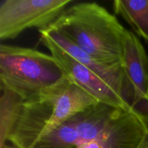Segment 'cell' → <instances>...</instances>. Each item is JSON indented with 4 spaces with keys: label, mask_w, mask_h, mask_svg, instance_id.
<instances>
[{
    "label": "cell",
    "mask_w": 148,
    "mask_h": 148,
    "mask_svg": "<svg viewBox=\"0 0 148 148\" xmlns=\"http://www.w3.org/2000/svg\"><path fill=\"white\" fill-rule=\"evenodd\" d=\"M39 31L45 33L68 54L103 79L132 108L134 94L125 76L122 64L108 65L101 63L83 51L51 25Z\"/></svg>",
    "instance_id": "8"
},
{
    "label": "cell",
    "mask_w": 148,
    "mask_h": 148,
    "mask_svg": "<svg viewBox=\"0 0 148 148\" xmlns=\"http://www.w3.org/2000/svg\"><path fill=\"white\" fill-rule=\"evenodd\" d=\"M71 81L51 54L29 48L0 46V85L16 92L24 102L50 96Z\"/></svg>",
    "instance_id": "3"
},
{
    "label": "cell",
    "mask_w": 148,
    "mask_h": 148,
    "mask_svg": "<svg viewBox=\"0 0 148 148\" xmlns=\"http://www.w3.org/2000/svg\"><path fill=\"white\" fill-rule=\"evenodd\" d=\"M39 33L40 43L60 62L74 82L89 92L99 103L126 111H134L118 92L103 79L68 54L45 33L40 31Z\"/></svg>",
    "instance_id": "6"
},
{
    "label": "cell",
    "mask_w": 148,
    "mask_h": 148,
    "mask_svg": "<svg viewBox=\"0 0 148 148\" xmlns=\"http://www.w3.org/2000/svg\"><path fill=\"white\" fill-rule=\"evenodd\" d=\"M98 103L72 80L50 96L24 102L9 143L17 148H32L64 121Z\"/></svg>",
    "instance_id": "4"
},
{
    "label": "cell",
    "mask_w": 148,
    "mask_h": 148,
    "mask_svg": "<svg viewBox=\"0 0 148 148\" xmlns=\"http://www.w3.org/2000/svg\"><path fill=\"white\" fill-rule=\"evenodd\" d=\"M121 64L134 94L133 110L148 123V56L138 37L127 30L123 36Z\"/></svg>",
    "instance_id": "7"
},
{
    "label": "cell",
    "mask_w": 148,
    "mask_h": 148,
    "mask_svg": "<svg viewBox=\"0 0 148 148\" xmlns=\"http://www.w3.org/2000/svg\"><path fill=\"white\" fill-rule=\"evenodd\" d=\"M72 0H3L0 4V39H13L24 30L50 27Z\"/></svg>",
    "instance_id": "5"
},
{
    "label": "cell",
    "mask_w": 148,
    "mask_h": 148,
    "mask_svg": "<svg viewBox=\"0 0 148 148\" xmlns=\"http://www.w3.org/2000/svg\"><path fill=\"white\" fill-rule=\"evenodd\" d=\"M148 132L134 111L98 103L64 121L32 148H77L97 142L103 148H137Z\"/></svg>",
    "instance_id": "1"
},
{
    "label": "cell",
    "mask_w": 148,
    "mask_h": 148,
    "mask_svg": "<svg viewBox=\"0 0 148 148\" xmlns=\"http://www.w3.org/2000/svg\"><path fill=\"white\" fill-rule=\"evenodd\" d=\"M51 26L101 63L121 64L126 29L100 4L80 2L71 6Z\"/></svg>",
    "instance_id": "2"
},
{
    "label": "cell",
    "mask_w": 148,
    "mask_h": 148,
    "mask_svg": "<svg viewBox=\"0 0 148 148\" xmlns=\"http://www.w3.org/2000/svg\"><path fill=\"white\" fill-rule=\"evenodd\" d=\"M1 148H17V147H14V146L13 145H9L8 143H7V144H6L4 146V147H1Z\"/></svg>",
    "instance_id": "12"
},
{
    "label": "cell",
    "mask_w": 148,
    "mask_h": 148,
    "mask_svg": "<svg viewBox=\"0 0 148 148\" xmlns=\"http://www.w3.org/2000/svg\"><path fill=\"white\" fill-rule=\"evenodd\" d=\"M147 126H148V123H147ZM137 148H148V132L147 135L145 137V138L143 139V141L141 142V143L139 145L138 147Z\"/></svg>",
    "instance_id": "11"
},
{
    "label": "cell",
    "mask_w": 148,
    "mask_h": 148,
    "mask_svg": "<svg viewBox=\"0 0 148 148\" xmlns=\"http://www.w3.org/2000/svg\"><path fill=\"white\" fill-rule=\"evenodd\" d=\"M0 148L9 143L20 117L24 101L16 92L0 85Z\"/></svg>",
    "instance_id": "9"
},
{
    "label": "cell",
    "mask_w": 148,
    "mask_h": 148,
    "mask_svg": "<svg viewBox=\"0 0 148 148\" xmlns=\"http://www.w3.org/2000/svg\"><path fill=\"white\" fill-rule=\"evenodd\" d=\"M113 8L135 33L148 41V0H115Z\"/></svg>",
    "instance_id": "10"
}]
</instances>
